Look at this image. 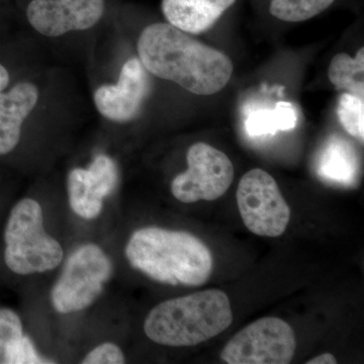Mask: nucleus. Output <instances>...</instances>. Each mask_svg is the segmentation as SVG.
Instances as JSON below:
<instances>
[{
  "label": "nucleus",
  "instance_id": "obj_10",
  "mask_svg": "<svg viewBox=\"0 0 364 364\" xmlns=\"http://www.w3.org/2000/svg\"><path fill=\"white\" fill-rule=\"evenodd\" d=\"M117 177L116 162L107 155H97L88 168L72 169L67 177L71 210L85 220L97 218L104 200L116 189Z\"/></svg>",
  "mask_w": 364,
  "mask_h": 364
},
{
  "label": "nucleus",
  "instance_id": "obj_23",
  "mask_svg": "<svg viewBox=\"0 0 364 364\" xmlns=\"http://www.w3.org/2000/svg\"><path fill=\"white\" fill-rule=\"evenodd\" d=\"M9 83V74L6 69L0 64V92L7 87Z\"/></svg>",
  "mask_w": 364,
  "mask_h": 364
},
{
  "label": "nucleus",
  "instance_id": "obj_1",
  "mask_svg": "<svg viewBox=\"0 0 364 364\" xmlns=\"http://www.w3.org/2000/svg\"><path fill=\"white\" fill-rule=\"evenodd\" d=\"M138 54L151 74L198 95L219 92L233 74L226 54L170 23L146 26L139 38Z\"/></svg>",
  "mask_w": 364,
  "mask_h": 364
},
{
  "label": "nucleus",
  "instance_id": "obj_3",
  "mask_svg": "<svg viewBox=\"0 0 364 364\" xmlns=\"http://www.w3.org/2000/svg\"><path fill=\"white\" fill-rule=\"evenodd\" d=\"M232 321L227 294L207 289L158 304L146 317L144 332L164 346H196L221 334Z\"/></svg>",
  "mask_w": 364,
  "mask_h": 364
},
{
  "label": "nucleus",
  "instance_id": "obj_9",
  "mask_svg": "<svg viewBox=\"0 0 364 364\" xmlns=\"http://www.w3.org/2000/svg\"><path fill=\"white\" fill-rule=\"evenodd\" d=\"M104 11L105 0H33L26 16L37 32L54 38L92 28Z\"/></svg>",
  "mask_w": 364,
  "mask_h": 364
},
{
  "label": "nucleus",
  "instance_id": "obj_13",
  "mask_svg": "<svg viewBox=\"0 0 364 364\" xmlns=\"http://www.w3.org/2000/svg\"><path fill=\"white\" fill-rule=\"evenodd\" d=\"M236 0H162L168 23L188 33L210 30Z\"/></svg>",
  "mask_w": 364,
  "mask_h": 364
},
{
  "label": "nucleus",
  "instance_id": "obj_11",
  "mask_svg": "<svg viewBox=\"0 0 364 364\" xmlns=\"http://www.w3.org/2000/svg\"><path fill=\"white\" fill-rule=\"evenodd\" d=\"M147 72L140 59H129L122 67L117 85H102L95 91L93 97L97 111L119 123L135 119L149 95Z\"/></svg>",
  "mask_w": 364,
  "mask_h": 364
},
{
  "label": "nucleus",
  "instance_id": "obj_19",
  "mask_svg": "<svg viewBox=\"0 0 364 364\" xmlns=\"http://www.w3.org/2000/svg\"><path fill=\"white\" fill-rule=\"evenodd\" d=\"M23 336L20 316L11 309H0V364H4L7 349Z\"/></svg>",
  "mask_w": 364,
  "mask_h": 364
},
{
  "label": "nucleus",
  "instance_id": "obj_5",
  "mask_svg": "<svg viewBox=\"0 0 364 364\" xmlns=\"http://www.w3.org/2000/svg\"><path fill=\"white\" fill-rule=\"evenodd\" d=\"M114 264L104 249L95 243L79 246L67 258L51 291L53 308L60 314L90 308L104 293Z\"/></svg>",
  "mask_w": 364,
  "mask_h": 364
},
{
  "label": "nucleus",
  "instance_id": "obj_6",
  "mask_svg": "<svg viewBox=\"0 0 364 364\" xmlns=\"http://www.w3.org/2000/svg\"><path fill=\"white\" fill-rule=\"evenodd\" d=\"M237 203L244 225L253 234L275 238L286 231L291 210L277 181L264 170L244 174L237 189Z\"/></svg>",
  "mask_w": 364,
  "mask_h": 364
},
{
  "label": "nucleus",
  "instance_id": "obj_7",
  "mask_svg": "<svg viewBox=\"0 0 364 364\" xmlns=\"http://www.w3.org/2000/svg\"><path fill=\"white\" fill-rule=\"evenodd\" d=\"M293 328L279 318L251 323L228 342L221 358L228 364H287L296 352Z\"/></svg>",
  "mask_w": 364,
  "mask_h": 364
},
{
  "label": "nucleus",
  "instance_id": "obj_16",
  "mask_svg": "<svg viewBox=\"0 0 364 364\" xmlns=\"http://www.w3.org/2000/svg\"><path fill=\"white\" fill-rule=\"evenodd\" d=\"M298 116L289 102H277L274 109L253 112L246 121V131L251 136L274 135L279 131L293 130Z\"/></svg>",
  "mask_w": 364,
  "mask_h": 364
},
{
  "label": "nucleus",
  "instance_id": "obj_12",
  "mask_svg": "<svg viewBox=\"0 0 364 364\" xmlns=\"http://www.w3.org/2000/svg\"><path fill=\"white\" fill-rule=\"evenodd\" d=\"M38 98L39 91L30 82L0 92V155L9 154L20 142L21 126L35 109Z\"/></svg>",
  "mask_w": 364,
  "mask_h": 364
},
{
  "label": "nucleus",
  "instance_id": "obj_18",
  "mask_svg": "<svg viewBox=\"0 0 364 364\" xmlns=\"http://www.w3.org/2000/svg\"><path fill=\"white\" fill-rule=\"evenodd\" d=\"M337 116L344 130L363 143L364 100L363 97L344 92L339 98Z\"/></svg>",
  "mask_w": 364,
  "mask_h": 364
},
{
  "label": "nucleus",
  "instance_id": "obj_20",
  "mask_svg": "<svg viewBox=\"0 0 364 364\" xmlns=\"http://www.w3.org/2000/svg\"><path fill=\"white\" fill-rule=\"evenodd\" d=\"M55 363L51 359L43 358L36 349L35 344L28 335L14 342L7 349L4 364H50Z\"/></svg>",
  "mask_w": 364,
  "mask_h": 364
},
{
  "label": "nucleus",
  "instance_id": "obj_17",
  "mask_svg": "<svg viewBox=\"0 0 364 364\" xmlns=\"http://www.w3.org/2000/svg\"><path fill=\"white\" fill-rule=\"evenodd\" d=\"M335 0H272L270 14L280 21L299 23L326 11Z\"/></svg>",
  "mask_w": 364,
  "mask_h": 364
},
{
  "label": "nucleus",
  "instance_id": "obj_8",
  "mask_svg": "<svg viewBox=\"0 0 364 364\" xmlns=\"http://www.w3.org/2000/svg\"><path fill=\"white\" fill-rule=\"evenodd\" d=\"M188 170L172 181L171 193L177 200L193 203L218 200L234 179V166L222 151L207 143L193 144L188 151Z\"/></svg>",
  "mask_w": 364,
  "mask_h": 364
},
{
  "label": "nucleus",
  "instance_id": "obj_15",
  "mask_svg": "<svg viewBox=\"0 0 364 364\" xmlns=\"http://www.w3.org/2000/svg\"><path fill=\"white\" fill-rule=\"evenodd\" d=\"M328 77L337 90L347 91L363 97L364 95V49L360 48L354 58L346 53L333 57Z\"/></svg>",
  "mask_w": 364,
  "mask_h": 364
},
{
  "label": "nucleus",
  "instance_id": "obj_21",
  "mask_svg": "<svg viewBox=\"0 0 364 364\" xmlns=\"http://www.w3.org/2000/svg\"><path fill=\"white\" fill-rule=\"evenodd\" d=\"M126 363L121 347L112 342H105L95 346L81 360L83 364H122Z\"/></svg>",
  "mask_w": 364,
  "mask_h": 364
},
{
  "label": "nucleus",
  "instance_id": "obj_2",
  "mask_svg": "<svg viewBox=\"0 0 364 364\" xmlns=\"http://www.w3.org/2000/svg\"><path fill=\"white\" fill-rule=\"evenodd\" d=\"M124 254L132 267L170 286H203L214 265L210 249L198 237L159 227L134 232Z\"/></svg>",
  "mask_w": 364,
  "mask_h": 364
},
{
  "label": "nucleus",
  "instance_id": "obj_14",
  "mask_svg": "<svg viewBox=\"0 0 364 364\" xmlns=\"http://www.w3.org/2000/svg\"><path fill=\"white\" fill-rule=\"evenodd\" d=\"M318 173L327 181L353 183L358 173V157L353 148L342 139H332L318 159Z\"/></svg>",
  "mask_w": 364,
  "mask_h": 364
},
{
  "label": "nucleus",
  "instance_id": "obj_4",
  "mask_svg": "<svg viewBox=\"0 0 364 364\" xmlns=\"http://www.w3.org/2000/svg\"><path fill=\"white\" fill-rule=\"evenodd\" d=\"M4 242L6 264L16 274L52 272L64 260L63 247L46 232L42 207L33 198H23L11 210Z\"/></svg>",
  "mask_w": 364,
  "mask_h": 364
},
{
  "label": "nucleus",
  "instance_id": "obj_22",
  "mask_svg": "<svg viewBox=\"0 0 364 364\" xmlns=\"http://www.w3.org/2000/svg\"><path fill=\"white\" fill-rule=\"evenodd\" d=\"M337 363L336 358L331 353H323L317 358L306 361V364H335Z\"/></svg>",
  "mask_w": 364,
  "mask_h": 364
}]
</instances>
